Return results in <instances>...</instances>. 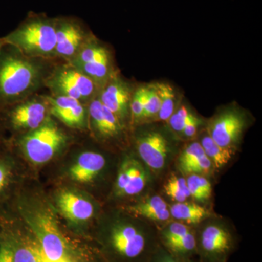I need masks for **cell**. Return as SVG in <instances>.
<instances>
[{"mask_svg": "<svg viewBox=\"0 0 262 262\" xmlns=\"http://www.w3.org/2000/svg\"><path fill=\"white\" fill-rule=\"evenodd\" d=\"M101 253L108 262H149L160 246L159 236L149 224L120 219L100 234Z\"/></svg>", "mask_w": 262, "mask_h": 262, "instance_id": "cell-1", "label": "cell"}, {"mask_svg": "<svg viewBox=\"0 0 262 262\" xmlns=\"http://www.w3.org/2000/svg\"><path fill=\"white\" fill-rule=\"evenodd\" d=\"M40 71L5 45L0 51V106L14 102L37 85Z\"/></svg>", "mask_w": 262, "mask_h": 262, "instance_id": "cell-2", "label": "cell"}, {"mask_svg": "<svg viewBox=\"0 0 262 262\" xmlns=\"http://www.w3.org/2000/svg\"><path fill=\"white\" fill-rule=\"evenodd\" d=\"M5 44L33 56L54 53L56 44V20L34 18L6 37Z\"/></svg>", "mask_w": 262, "mask_h": 262, "instance_id": "cell-3", "label": "cell"}, {"mask_svg": "<svg viewBox=\"0 0 262 262\" xmlns=\"http://www.w3.org/2000/svg\"><path fill=\"white\" fill-rule=\"evenodd\" d=\"M208 219L195 232L196 254L201 262H227L235 248V237L225 223Z\"/></svg>", "mask_w": 262, "mask_h": 262, "instance_id": "cell-4", "label": "cell"}, {"mask_svg": "<svg viewBox=\"0 0 262 262\" xmlns=\"http://www.w3.org/2000/svg\"><path fill=\"white\" fill-rule=\"evenodd\" d=\"M8 237L13 251V262H108L101 253L82 250L72 244L61 257L48 258L42 253L34 235L11 232Z\"/></svg>", "mask_w": 262, "mask_h": 262, "instance_id": "cell-5", "label": "cell"}, {"mask_svg": "<svg viewBox=\"0 0 262 262\" xmlns=\"http://www.w3.org/2000/svg\"><path fill=\"white\" fill-rule=\"evenodd\" d=\"M67 137L51 120H46L41 126L31 130L20 139V146L32 163L42 165L64 146Z\"/></svg>", "mask_w": 262, "mask_h": 262, "instance_id": "cell-6", "label": "cell"}, {"mask_svg": "<svg viewBox=\"0 0 262 262\" xmlns=\"http://www.w3.org/2000/svg\"><path fill=\"white\" fill-rule=\"evenodd\" d=\"M246 123L242 113L235 110H226L212 120L208 126V134L219 145L234 150Z\"/></svg>", "mask_w": 262, "mask_h": 262, "instance_id": "cell-7", "label": "cell"}, {"mask_svg": "<svg viewBox=\"0 0 262 262\" xmlns=\"http://www.w3.org/2000/svg\"><path fill=\"white\" fill-rule=\"evenodd\" d=\"M147 167L134 157L122 161L115 185V194L118 196L136 195L144 190L149 182Z\"/></svg>", "mask_w": 262, "mask_h": 262, "instance_id": "cell-8", "label": "cell"}, {"mask_svg": "<svg viewBox=\"0 0 262 262\" xmlns=\"http://www.w3.org/2000/svg\"><path fill=\"white\" fill-rule=\"evenodd\" d=\"M136 148L141 160L147 168L160 171L168 163L170 147L159 132L150 131L138 138Z\"/></svg>", "mask_w": 262, "mask_h": 262, "instance_id": "cell-9", "label": "cell"}, {"mask_svg": "<svg viewBox=\"0 0 262 262\" xmlns=\"http://www.w3.org/2000/svg\"><path fill=\"white\" fill-rule=\"evenodd\" d=\"M47 115L46 105L37 101L18 105L5 113V124L13 130H33L42 125Z\"/></svg>", "mask_w": 262, "mask_h": 262, "instance_id": "cell-10", "label": "cell"}, {"mask_svg": "<svg viewBox=\"0 0 262 262\" xmlns=\"http://www.w3.org/2000/svg\"><path fill=\"white\" fill-rule=\"evenodd\" d=\"M131 97L130 86L120 79L111 77L105 84L99 100L122 122L128 115Z\"/></svg>", "mask_w": 262, "mask_h": 262, "instance_id": "cell-11", "label": "cell"}, {"mask_svg": "<svg viewBox=\"0 0 262 262\" xmlns=\"http://www.w3.org/2000/svg\"><path fill=\"white\" fill-rule=\"evenodd\" d=\"M56 204L67 220L75 224L87 222L94 214V205L77 193L66 190L57 196Z\"/></svg>", "mask_w": 262, "mask_h": 262, "instance_id": "cell-12", "label": "cell"}, {"mask_svg": "<svg viewBox=\"0 0 262 262\" xmlns=\"http://www.w3.org/2000/svg\"><path fill=\"white\" fill-rule=\"evenodd\" d=\"M46 98L51 106V113L65 125L76 128L83 126L86 112L80 101L63 96Z\"/></svg>", "mask_w": 262, "mask_h": 262, "instance_id": "cell-13", "label": "cell"}, {"mask_svg": "<svg viewBox=\"0 0 262 262\" xmlns=\"http://www.w3.org/2000/svg\"><path fill=\"white\" fill-rule=\"evenodd\" d=\"M83 39L80 26L72 20H56V44L54 53L63 57L76 55Z\"/></svg>", "mask_w": 262, "mask_h": 262, "instance_id": "cell-14", "label": "cell"}, {"mask_svg": "<svg viewBox=\"0 0 262 262\" xmlns=\"http://www.w3.org/2000/svg\"><path fill=\"white\" fill-rule=\"evenodd\" d=\"M103 155L95 151H85L79 155L70 168L71 178L78 183H89L94 180L106 166Z\"/></svg>", "mask_w": 262, "mask_h": 262, "instance_id": "cell-15", "label": "cell"}, {"mask_svg": "<svg viewBox=\"0 0 262 262\" xmlns=\"http://www.w3.org/2000/svg\"><path fill=\"white\" fill-rule=\"evenodd\" d=\"M134 215L154 222H165L170 218V211L166 202L158 195L148 196L129 208Z\"/></svg>", "mask_w": 262, "mask_h": 262, "instance_id": "cell-16", "label": "cell"}, {"mask_svg": "<svg viewBox=\"0 0 262 262\" xmlns=\"http://www.w3.org/2000/svg\"><path fill=\"white\" fill-rule=\"evenodd\" d=\"M169 211L170 216L187 225H200L211 216L209 211L205 207L186 201L176 203L169 208Z\"/></svg>", "mask_w": 262, "mask_h": 262, "instance_id": "cell-17", "label": "cell"}, {"mask_svg": "<svg viewBox=\"0 0 262 262\" xmlns=\"http://www.w3.org/2000/svg\"><path fill=\"white\" fill-rule=\"evenodd\" d=\"M56 72L80 93L82 99H89L92 97L97 84L78 69L72 65L64 66L59 67Z\"/></svg>", "mask_w": 262, "mask_h": 262, "instance_id": "cell-18", "label": "cell"}, {"mask_svg": "<svg viewBox=\"0 0 262 262\" xmlns=\"http://www.w3.org/2000/svg\"><path fill=\"white\" fill-rule=\"evenodd\" d=\"M75 67L94 80L97 86L105 85L111 78V65L108 52L93 61Z\"/></svg>", "mask_w": 262, "mask_h": 262, "instance_id": "cell-19", "label": "cell"}, {"mask_svg": "<svg viewBox=\"0 0 262 262\" xmlns=\"http://www.w3.org/2000/svg\"><path fill=\"white\" fill-rule=\"evenodd\" d=\"M160 98L159 113L152 121H168V119L177 110V98L171 85L164 82L155 83Z\"/></svg>", "mask_w": 262, "mask_h": 262, "instance_id": "cell-20", "label": "cell"}, {"mask_svg": "<svg viewBox=\"0 0 262 262\" xmlns=\"http://www.w3.org/2000/svg\"><path fill=\"white\" fill-rule=\"evenodd\" d=\"M200 144L204 150L205 154L216 168L225 166L233 156V149H226L219 145L208 134L202 138Z\"/></svg>", "mask_w": 262, "mask_h": 262, "instance_id": "cell-21", "label": "cell"}, {"mask_svg": "<svg viewBox=\"0 0 262 262\" xmlns=\"http://www.w3.org/2000/svg\"><path fill=\"white\" fill-rule=\"evenodd\" d=\"M14 176V162L11 157L0 154V206L9 196Z\"/></svg>", "mask_w": 262, "mask_h": 262, "instance_id": "cell-22", "label": "cell"}, {"mask_svg": "<svg viewBox=\"0 0 262 262\" xmlns=\"http://www.w3.org/2000/svg\"><path fill=\"white\" fill-rule=\"evenodd\" d=\"M164 189L167 195L177 203L185 202L190 196L187 181L185 179L177 176H172L169 178L168 182L164 186Z\"/></svg>", "mask_w": 262, "mask_h": 262, "instance_id": "cell-23", "label": "cell"}, {"mask_svg": "<svg viewBox=\"0 0 262 262\" xmlns=\"http://www.w3.org/2000/svg\"><path fill=\"white\" fill-rule=\"evenodd\" d=\"M160 103L161 102L159 94L155 83L145 86V101L142 120H151L152 121L153 119L159 113Z\"/></svg>", "mask_w": 262, "mask_h": 262, "instance_id": "cell-24", "label": "cell"}, {"mask_svg": "<svg viewBox=\"0 0 262 262\" xmlns=\"http://www.w3.org/2000/svg\"><path fill=\"white\" fill-rule=\"evenodd\" d=\"M187 106L182 105L180 107L177 108L173 115L168 119L169 125L171 127L172 130L178 134H182L184 127L187 125V122L194 117Z\"/></svg>", "mask_w": 262, "mask_h": 262, "instance_id": "cell-25", "label": "cell"}, {"mask_svg": "<svg viewBox=\"0 0 262 262\" xmlns=\"http://www.w3.org/2000/svg\"><path fill=\"white\" fill-rule=\"evenodd\" d=\"M204 150L199 142H193L185 148L179 158V165L181 170L189 164L204 156Z\"/></svg>", "mask_w": 262, "mask_h": 262, "instance_id": "cell-26", "label": "cell"}, {"mask_svg": "<svg viewBox=\"0 0 262 262\" xmlns=\"http://www.w3.org/2000/svg\"><path fill=\"white\" fill-rule=\"evenodd\" d=\"M145 101V86L139 88L132 95L130 110L133 119L136 121L142 120Z\"/></svg>", "mask_w": 262, "mask_h": 262, "instance_id": "cell-27", "label": "cell"}, {"mask_svg": "<svg viewBox=\"0 0 262 262\" xmlns=\"http://www.w3.org/2000/svg\"><path fill=\"white\" fill-rule=\"evenodd\" d=\"M213 166L211 160L205 155L200 159L189 164L182 170L187 174H205L209 173Z\"/></svg>", "mask_w": 262, "mask_h": 262, "instance_id": "cell-28", "label": "cell"}, {"mask_svg": "<svg viewBox=\"0 0 262 262\" xmlns=\"http://www.w3.org/2000/svg\"><path fill=\"white\" fill-rule=\"evenodd\" d=\"M149 262H191L190 260L177 257L160 244Z\"/></svg>", "mask_w": 262, "mask_h": 262, "instance_id": "cell-29", "label": "cell"}, {"mask_svg": "<svg viewBox=\"0 0 262 262\" xmlns=\"http://www.w3.org/2000/svg\"><path fill=\"white\" fill-rule=\"evenodd\" d=\"M188 189L190 196L198 201L204 202L207 201L204 193L202 190L199 182H198V174H189L186 179Z\"/></svg>", "mask_w": 262, "mask_h": 262, "instance_id": "cell-30", "label": "cell"}, {"mask_svg": "<svg viewBox=\"0 0 262 262\" xmlns=\"http://www.w3.org/2000/svg\"><path fill=\"white\" fill-rule=\"evenodd\" d=\"M202 124V120L201 119L198 118L195 115L187 122L186 126L184 127L182 134L184 137L190 139V138L194 137L198 133L199 127L201 126Z\"/></svg>", "mask_w": 262, "mask_h": 262, "instance_id": "cell-31", "label": "cell"}, {"mask_svg": "<svg viewBox=\"0 0 262 262\" xmlns=\"http://www.w3.org/2000/svg\"><path fill=\"white\" fill-rule=\"evenodd\" d=\"M198 182H199L200 186H201L202 190L204 193L206 199L208 200L211 198L212 194V186L211 182L205 177L202 176L198 175Z\"/></svg>", "mask_w": 262, "mask_h": 262, "instance_id": "cell-32", "label": "cell"}, {"mask_svg": "<svg viewBox=\"0 0 262 262\" xmlns=\"http://www.w3.org/2000/svg\"><path fill=\"white\" fill-rule=\"evenodd\" d=\"M4 41H3V39H0V51H1L2 48H3V46H5Z\"/></svg>", "mask_w": 262, "mask_h": 262, "instance_id": "cell-33", "label": "cell"}]
</instances>
